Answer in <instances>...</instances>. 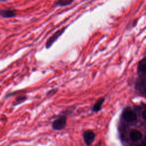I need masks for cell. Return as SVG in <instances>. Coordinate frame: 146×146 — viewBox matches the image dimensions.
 Here are the masks:
<instances>
[{"label":"cell","mask_w":146,"mask_h":146,"mask_svg":"<svg viewBox=\"0 0 146 146\" xmlns=\"http://www.w3.org/2000/svg\"><path fill=\"white\" fill-rule=\"evenodd\" d=\"M137 77L136 79L135 88L138 94L145 96L146 92V57L140 59L137 66Z\"/></svg>","instance_id":"obj_1"},{"label":"cell","mask_w":146,"mask_h":146,"mask_svg":"<svg viewBox=\"0 0 146 146\" xmlns=\"http://www.w3.org/2000/svg\"><path fill=\"white\" fill-rule=\"evenodd\" d=\"M67 26H65L62 27V29L58 30L56 31H55L52 35H51L48 39L47 40L46 44H45V47L47 49L50 48L52 44L54 43V42L63 34V33L65 31L66 28Z\"/></svg>","instance_id":"obj_2"},{"label":"cell","mask_w":146,"mask_h":146,"mask_svg":"<svg viewBox=\"0 0 146 146\" xmlns=\"http://www.w3.org/2000/svg\"><path fill=\"white\" fill-rule=\"evenodd\" d=\"M123 117L124 120L128 123H132L137 120V115L136 112L131 108L127 107L123 111Z\"/></svg>","instance_id":"obj_3"},{"label":"cell","mask_w":146,"mask_h":146,"mask_svg":"<svg viewBox=\"0 0 146 146\" xmlns=\"http://www.w3.org/2000/svg\"><path fill=\"white\" fill-rule=\"evenodd\" d=\"M66 125V117L60 116L55 119L52 123V127L54 130L59 131L65 128Z\"/></svg>","instance_id":"obj_4"},{"label":"cell","mask_w":146,"mask_h":146,"mask_svg":"<svg viewBox=\"0 0 146 146\" xmlns=\"http://www.w3.org/2000/svg\"><path fill=\"white\" fill-rule=\"evenodd\" d=\"M83 137L86 145L90 146L95 139V133L91 130H86L83 133Z\"/></svg>","instance_id":"obj_5"},{"label":"cell","mask_w":146,"mask_h":146,"mask_svg":"<svg viewBox=\"0 0 146 146\" xmlns=\"http://www.w3.org/2000/svg\"><path fill=\"white\" fill-rule=\"evenodd\" d=\"M129 138L132 141H139L141 139H142L143 134L140 131L136 129H133L129 133Z\"/></svg>","instance_id":"obj_6"},{"label":"cell","mask_w":146,"mask_h":146,"mask_svg":"<svg viewBox=\"0 0 146 146\" xmlns=\"http://www.w3.org/2000/svg\"><path fill=\"white\" fill-rule=\"evenodd\" d=\"M74 0H56L54 2V6L56 7H65L71 5Z\"/></svg>","instance_id":"obj_7"},{"label":"cell","mask_w":146,"mask_h":146,"mask_svg":"<svg viewBox=\"0 0 146 146\" xmlns=\"http://www.w3.org/2000/svg\"><path fill=\"white\" fill-rule=\"evenodd\" d=\"M105 101V99L104 98H99L96 102L94 104L93 107H92V111L94 112H98L100 110H101L102 107V105L104 103Z\"/></svg>","instance_id":"obj_8"},{"label":"cell","mask_w":146,"mask_h":146,"mask_svg":"<svg viewBox=\"0 0 146 146\" xmlns=\"http://www.w3.org/2000/svg\"><path fill=\"white\" fill-rule=\"evenodd\" d=\"M0 14L4 18H11L15 16L16 13L15 11L11 10H4L0 12Z\"/></svg>","instance_id":"obj_9"},{"label":"cell","mask_w":146,"mask_h":146,"mask_svg":"<svg viewBox=\"0 0 146 146\" xmlns=\"http://www.w3.org/2000/svg\"><path fill=\"white\" fill-rule=\"evenodd\" d=\"M57 91H58V89H56V88L52 89V90H50L49 91H48V92L47 93V96L52 95H54L55 93H56Z\"/></svg>","instance_id":"obj_10"},{"label":"cell","mask_w":146,"mask_h":146,"mask_svg":"<svg viewBox=\"0 0 146 146\" xmlns=\"http://www.w3.org/2000/svg\"><path fill=\"white\" fill-rule=\"evenodd\" d=\"M135 146H146L145 138L144 139V140H143V141L141 143H140V144H137V145H135Z\"/></svg>","instance_id":"obj_11"},{"label":"cell","mask_w":146,"mask_h":146,"mask_svg":"<svg viewBox=\"0 0 146 146\" xmlns=\"http://www.w3.org/2000/svg\"><path fill=\"white\" fill-rule=\"evenodd\" d=\"M145 111L144 110L143 112V113H142V117H143V119L144 120H145Z\"/></svg>","instance_id":"obj_12"},{"label":"cell","mask_w":146,"mask_h":146,"mask_svg":"<svg viewBox=\"0 0 146 146\" xmlns=\"http://www.w3.org/2000/svg\"><path fill=\"white\" fill-rule=\"evenodd\" d=\"M1 1H6V0H1Z\"/></svg>","instance_id":"obj_13"}]
</instances>
